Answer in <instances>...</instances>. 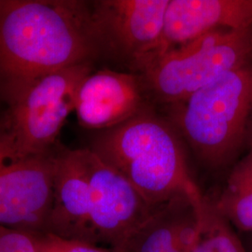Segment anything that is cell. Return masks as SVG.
I'll list each match as a JSON object with an SVG mask.
<instances>
[{
	"instance_id": "5",
	"label": "cell",
	"mask_w": 252,
	"mask_h": 252,
	"mask_svg": "<svg viewBox=\"0 0 252 252\" xmlns=\"http://www.w3.org/2000/svg\"><path fill=\"white\" fill-rule=\"evenodd\" d=\"M92 63L61 69L9 94V129L5 135L21 153H50L63 124L75 110L81 81L92 72Z\"/></svg>"
},
{
	"instance_id": "15",
	"label": "cell",
	"mask_w": 252,
	"mask_h": 252,
	"mask_svg": "<svg viewBox=\"0 0 252 252\" xmlns=\"http://www.w3.org/2000/svg\"><path fill=\"white\" fill-rule=\"evenodd\" d=\"M38 252H123L98 245L66 240L52 234H36Z\"/></svg>"
},
{
	"instance_id": "3",
	"label": "cell",
	"mask_w": 252,
	"mask_h": 252,
	"mask_svg": "<svg viewBox=\"0 0 252 252\" xmlns=\"http://www.w3.org/2000/svg\"><path fill=\"white\" fill-rule=\"evenodd\" d=\"M169 122L207 167L231 164L252 139V59L172 107Z\"/></svg>"
},
{
	"instance_id": "2",
	"label": "cell",
	"mask_w": 252,
	"mask_h": 252,
	"mask_svg": "<svg viewBox=\"0 0 252 252\" xmlns=\"http://www.w3.org/2000/svg\"><path fill=\"white\" fill-rule=\"evenodd\" d=\"M180 138L169 121L148 108L120 126L98 131L88 148L158 207L180 196L204 198L189 174Z\"/></svg>"
},
{
	"instance_id": "7",
	"label": "cell",
	"mask_w": 252,
	"mask_h": 252,
	"mask_svg": "<svg viewBox=\"0 0 252 252\" xmlns=\"http://www.w3.org/2000/svg\"><path fill=\"white\" fill-rule=\"evenodd\" d=\"M55 148L50 153H21L0 134V225L44 234L53 194Z\"/></svg>"
},
{
	"instance_id": "10",
	"label": "cell",
	"mask_w": 252,
	"mask_h": 252,
	"mask_svg": "<svg viewBox=\"0 0 252 252\" xmlns=\"http://www.w3.org/2000/svg\"><path fill=\"white\" fill-rule=\"evenodd\" d=\"M44 234L93 244L84 150L56 146L52 202Z\"/></svg>"
},
{
	"instance_id": "4",
	"label": "cell",
	"mask_w": 252,
	"mask_h": 252,
	"mask_svg": "<svg viewBox=\"0 0 252 252\" xmlns=\"http://www.w3.org/2000/svg\"><path fill=\"white\" fill-rule=\"evenodd\" d=\"M252 59V27L220 29L154 58L137 75L147 97L170 108Z\"/></svg>"
},
{
	"instance_id": "9",
	"label": "cell",
	"mask_w": 252,
	"mask_h": 252,
	"mask_svg": "<svg viewBox=\"0 0 252 252\" xmlns=\"http://www.w3.org/2000/svg\"><path fill=\"white\" fill-rule=\"evenodd\" d=\"M140 77L104 68L92 71L76 94L75 111L80 126L104 131L120 126L149 108Z\"/></svg>"
},
{
	"instance_id": "14",
	"label": "cell",
	"mask_w": 252,
	"mask_h": 252,
	"mask_svg": "<svg viewBox=\"0 0 252 252\" xmlns=\"http://www.w3.org/2000/svg\"><path fill=\"white\" fill-rule=\"evenodd\" d=\"M199 214L210 234L215 252H247L233 226L221 216L213 202L205 198L198 206Z\"/></svg>"
},
{
	"instance_id": "1",
	"label": "cell",
	"mask_w": 252,
	"mask_h": 252,
	"mask_svg": "<svg viewBox=\"0 0 252 252\" xmlns=\"http://www.w3.org/2000/svg\"><path fill=\"white\" fill-rule=\"evenodd\" d=\"M100 53L89 3L4 0L0 8V76L9 94L48 74L92 63Z\"/></svg>"
},
{
	"instance_id": "13",
	"label": "cell",
	"mask_w": 252,
	"mask_h": 252,
	"mask_svg": "<svg viewBox=\"0 0 252 252\" xmlns=\"http://www.w3.org/2000/svg\"><path fill=\"white\" fill-rule=\"evenodd\" d=\"M213 204L231 225L242 232H252V139L248 153L234 163Z\"/></svg>"
},
{
	"instance_id": "8",
	"label": "cell",
	"mask_w": 252,
	"mask_h": 252,
	"mask_svg": "<svg viewBox=\"0 0 252 252\" xmlns=\"http://www.w3.org/2000/svg\"><path fill=\"white\" fill-rule=\"evenodd\" d=\"M90 186L93 244L129 252L136 234L157 207L114 168L83 148Z\"/></svg>"
},
{
	"instance_id": "6",
	"label": "cell",
	"mask_w": 252,
	"mask_h": 252,
	"mask_svg": "<svg viewBox=\"0 0 252 252\" xmlns=\"http://www.w3.org/2000/svg\"><path fill=\"white\" fill-rule=\"evenodd\" d=\"M169 0H99L89 3L91 29L100 54L138 74L158 53Z\"/></svg>"
},
{
	"instance_id": "18",
	"label": "cell",
	"mask_w": 252,
	"mask_h": 252,
	"mask_svg": "<svg viewBox=\"0 0 252 252\" xmlns=\"http://www.w3.org/2000/svg\"><path fill=\"white\" fill-rule=\"evenodd\" d=\"M1 5H2V1L0 0V8H1Z\"/></svg>"
},
{
	"instance_id": "12",
	"label": "cell",
	"mask_w": 252,
	"mask_h": 252,
	"mask_svg": "<svg viewBox=\"0 0 252 252\" xmlns=\"http://www.w3.org/2000/svg\"><path fill=\"white\" fill-rule=\"evenodd\" d=\"M202 200L180 196L159 206L135 235L129 252H192Z\"/></svg>"
},
{
	"instance_id": "11",
	"label": "cell",
	"mask_w": 252,
	"mask_h": 252,
	"mask_svg": "<svg viewBox=\"0 0 252 252\" xmlns=\"http://www.w3.org/2000/svg\"><path fill=\"white\" fill-rule=\"evenodd\" d=\"M252 27V0H169L154 58L216 30Z\"/></svg>"
},
{
	"instance_id": "17",
	"label": "cell",
	"mask_w": 252,
	"mask_h": 252,
	"mask_svg": "<svg viewBox=\"0 0 252 252\" xmlns=\"http://www.w3.org/2000/svg\"><path fill=\"white\" fill-rule=\"evenodd\" d=\"M192 252H215L210 234L208 233L207 227L200 217L199 210L198 228H197V234H196V237H195L193 248H192Z\"/></svg>"
},
{
	"instance_id": "16",
	"label": "cell",
	"mask_w": 252,
	"mask_h": 252,
	"mask_svg": "<svg viewBox=\"0 0 252 252\" xmlns=\"http://www.w3.org/2000/svg\"><path fill=\"white\" fill-rule=\"evenodd\" d=\"M0 252H38L36 234L0 225Z\"/></svg>"
}]
</instances>
